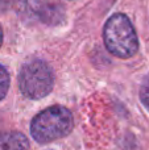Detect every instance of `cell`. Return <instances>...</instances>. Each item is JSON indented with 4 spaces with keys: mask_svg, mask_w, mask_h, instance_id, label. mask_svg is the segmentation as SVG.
<instances>
[{
    "mask_svg": "<svg viewBox=\"0 0 149 150\" xmlns=\"http://www.w3.org/2000/svg\"><path fill=\"white\" fill-rule=\"evenodd\" d=\"M74 125L73 115L61 105L49 107L40 112L31 122V134L37 142L49 144L62 138L71 132Z\"/></svg>",
    "mask_w": 149,
    "mask_h": 150,
    "instance_id": "obj_1",
    "label": "cell"
},
{
    "mask_svg": "<svg viewBox=\"0 0 149 150\" xmlns=\"http://www.w3.org/2000/svg\"><path fill=\"white\" fill-rule=\"evenodd\" d=\"M107 50L119 58H131L137 53L139 38L131 20L123 13L112 15L103 29Z\"/></svg>",
    "mask_w": 149,
    "mask_h": 150,
    "instance_id": "obj_2",
    "label": "cell"
},
{
    "mask_svg": "<svg viewBox=\"0 0 149 150\" xmlns=\"http://www.w3.org/2000/svg\"><path fill=\"white\" fill-rule=\"evenodd\" d=\"M54 76L46 62L34 59L25 63L18 74V87L24 96L38 100L49 95L53 90Z\"/></svg>",
    "mask_w": 149,
    "mask_h": 150,
    "instance_id": "obj_3",
    "label": "cell"
},
{
    "mask_svg": "<svg viewBox=\"0 0 149 150\" xmlns=\"http://www.w3.org/2000/svg\"><path fill=\"white\" fill-rule=\"evenodd\" d=\"M0 150H29L28 138L18 132H5L0 134Z\"/></svg>",
    "mask_w": 149,
    "mask_h": 150,
    "instance_id": "obj_4",
    "label": "cell"
},
{
    "mask_svg": "<svg viewBox=\"0 0 149 150\" xmlns=\"http://www.w3.org/2000/svg\"><path fill=\"white\" fill-rule=\"evenodd\" d=\"M9 88V75L4 66L0 65V100L4 99Z\"/></svg>",
    "mask_w": 149,
    "mask_h": 150,
    "instance_id": "obj_5",
    "label": "cell"
},
{
    "mask_svg": "<svg viewBox=\"0 0 149 150\" xmlns=\"http://www.w3.org/2000/svg\"><path fill=\"white\" fill-rule=\"evenodd\" d=\"M140 99H141L144 107L149 111V75L143 80L141 88H140Z\"/></svg>",
    "mask_w": 149,
    "mask_h": 150,
    "instance_id": "obj_6",
    "label": "cell"
},
{
    "mask_svg": "<svg viewBox=\"0 0 149 150\" xmlns=\"http://www.w3.org/2000/svg\"><path fill=\"white\" fill-rule=\"evenodd\" d=\"M12 3L13 0H0V12H4V11L9 9Z\"/></svg>",
    "mask_w": 149,
    "mask_h": 150,
    "instance_id": "obj_7",
    "label": "cell"
},
{
    "mask_svg": "<svg viewBox=\"0 0 149 150\" xmlns=\"http://www.w3.org/2000/svg\"><path fill=\"white\" fill-rule=\"evenodd\" d=\"M1 42H3V30H1V26H0V46H1Z\"/></svg>",
    "mask_w": 149,
    "mask_h": 150,
    "instance_id": "obj_8",
    "label": "cell"
}]
</instances>
